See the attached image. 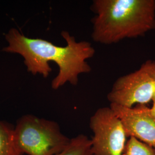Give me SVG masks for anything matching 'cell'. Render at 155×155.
I'll return each instance as SVG.
<instances>
[{"label": "cell", "instance_id": "obj_5", "mask_svg": "<svg viewBox=\"0 0 155 155\" xmlns=\"http://www.w3.org/2000/svg\"><path fill=\"white\" fill-rule=\"evenodd\" d=\"M90 127L93 155H122L127 135L122 122L110 107L98 109L91 116Z\"/></svg>", "mask_w": 155, "mask_h": 155}, {"label": "cell", "instance_id": "obj_10", "mask_svg": "<svg viewBox=\"0 0 155 155\" xmlns=\"http://www.w3.org/2000/svg\"><path fill=\"white\" fill-rule=\"evenodd\" d=\"M152 101L153 102V105H152V107L150 109H151L152 111L153 112V113L155 115V93Z\"/></svg>", "mask_w": 155, "mask_h": 155}, {"label": "cell", "instance_id": "obj_2", "mask_svg": "<svg viewBox=\"0 0 155 155\" xmlns=\"http://www.w3.org/2000/svg\"><path fill=\"white\" fill-rule=\"evenodd\" d=\"M92 38L103 45L136 38L155 29V0H95Z\"/></svg>", "mask_w": 155, "mask_h": 155}, {"label": "cell", "instance_id": "obj_7", "mask_svg": "<svg viewBox=\"0 0 155 155\" xmlns=\"http://www.w3.org/2000/svg\"><path fill=\"white\" fill-rule=\"evenodd\" d=\"M0 155H23L18 150L14 138V127L0 121Z\"/></svg>", "mask_w": 155, "mask_h": 155}, {"label": "cell", "instance_id": "obj_9", "mask_svg": "<svg viewBox=\"0 0 155 155\" xmlns=\"http://www.w3.org/2000/svg\"><path fill=\"white\" fill-rule=\"evenodd\" d=\"M122 155H155V150L133 137H130Z\"/></svg>", "mask_w": 155, "mask_h": 155}, {"label": "cell", "instance_id": "obj_6", "mask_svg": "<svg viewBox=\"0 0 155 155\" xmlns=\"http://www.w3.org/2000/svg\"><path fill=\"white\" fill-rule=\"evenodd\" d=\"M110 107L122 122L127 137H133L155 150V115L150 108L145 105Z\"/></svg>", "mask_w": 155, "mask_h": 155}, {"label": "cell", "instance_id": "obj_8", "mask_svg": "<svg viewBox=\"0 0 155 155\" xmlns=\"http://www.w3.org/2000/svg\"><path fill=\"white\" fill-rule=\"evenodd\" d=\"M56 155H93L91 140L86 135L79 134L71 139L65 149Z\"/></svg>", "mask_w": 155, "mask_h": 155}, {"label": "cell", "instance_id": "obj_4", "mask_svg": "<svg viewBox=\"0 0 155 155\" xmlns=\"http://www.w3.org/2000/svg\"><path fill=\"white\" fill-rule=\"evenodd\" d=\"M155 93V61L149 60L139 70L117 79L107 99L110 104L132 107L152 101Z\"/></svg>", "mask_w": 155, "mask_h": 155}, {"label": "cell", "instance_id": "obj_1", "mask_svg": "<svg viewBox=\"0 0 155 155\" xmlns=\"http://www.w3.org/2000/svg\"><path fill=\"white\" fill-rule=\"evenodd\" d=\"M61 35L66 41L65 47L57 46L44 39L29 38L17 29L12 28L6 34L8 45L2 51L22 56L27 71L34 75L48 77L52 71L49 62H55L59 72L51 83L54 90L67 82L76 86L79 75L91 71L87 60L93 57L95 50L90 43L78 42L67 31H63Z\"/></svg>", "mask_w": 155, "mask_h": 155}, {"label": "cell", "instance_id": "obj_3", "mask_svg": "<svg viewBox=\"0 0 155 155\" xmlns=\"http://www.w3.org/2000/svg\"><path fill=\"white\" fill-rule=\"evenodd\" d=\"M14 138L22 155H56L70 142L57 122L27 114L20 118L14 127Z\"/></svg>", "mask_w": 155, "mask_h": 155}]
</instances>
